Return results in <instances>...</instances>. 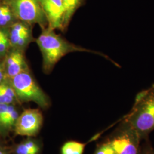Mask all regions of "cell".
<instances>
[{"label":"cell","mask_w":154,"mask_h":154,"mask_svg":"<svg viewBox=\"0 0 154 154\" xmlns=\"http://www.w3.org/2000/svg\"><path fill=\"white\" fill-rule=\"evenodd\" d=\"M43 122V116L38 109L25 110L17 120L14 131L17 135L33 137L39 132Z\"/></svg>","instance_id":"obj_6"},{"label":"cell","mask_w":154,"mask_h":154,"mask_svg":"<svg viewBox=\"0 0 154 154\" xmlns=\"http://www.w3.org/2000/svg\"><path fill=\"white\" fill-rule=\"evenodd\" d=\"M42 57V67L45 73H49L58 61L64 56L73 52H88L100 55L119 67L107 55L102 53L87 49L69 42L55 33V30L46 28L42 29L41 33L35 39Z\"/></svg>","instance_id":"obj_1"},{"label":"cell","mask_w":154,"mask_h":154,"mask_svg":"<svg viewBox=\"0 0 154 154\" xmlns=\"http://www.w3.org/2000/svg\"><path fill=\"white\" fill-rule=\"evenodd\" d=\"M0 154H9V152L7 148L0 145Z\"/></svg>","instance_id":"obj_20"},{"label":"cell","mask_w":154,"mask_h":154,"mask_svg":"<svg viewBox=\"0 0 154 154\" xmlns=\"http://www.w3.org/2000/svg\"><path fill=\"white\" fill-rule=\"evenodd\" d=\"M2 67V64H1V63H0V69H1V67Z\"/></svg>","instance_id":"obj_21"},{"label":"cell","mask_w":154,"mask_h":154,"mask_svg":"<svg viewBox=\"0 0 154 154\" xmlns=\"http://www.w3.org/2000/svg\"><path fill=\"white\" fill-rule=\"evenodd\" d=\"M11 49L8 28H0V57H5Z\"/></svg>","instance_id":"obj_16"},{"label":"cell","mask_w":154,"mask_h":154,"mask_svg":"<svg viewBox=\"0 0 154 154\" xmlns=\"http://www.w3.org/2000/svg\"><path fill=\"white\" fill-rule=\"evenodd\" d=\"M17 20L30 25L37 24L41 29L48 28V23L39 0H4Z\"/></svg>","instance_id":"obj_4"},{"label":"cell","mask_w":154,"mask_h":154,"mask_svg":"<svg viewBox=\"0 0 154 154\" xmlns=\"http://www.w3.org/2000/svg\"><path fill=\"white\" fill-rule=\"evenodd\" d=\"M2 65L6 78H11L22 72L30 71L24 51L11 48L5 56Z\"/></svg>","instance_id":"obj_8"},{"label":"cell","mask_w":154,"mask_h":154,"mask_svg":"<svg viewBox=\"0 0 154 154\" xmlns=\"http://www.w3.org/2000/svg\"><path fill=\"white\" fill-rule=\"evenodd\" d=\"M123 119L137 133L141 140L154 130V84L137 95L131 111Z\"/></svg>","instance_id":"obj_2"},{"label":"cell","mask_w":154,"mask_h":154,"mask_svg":"<svg viewBox=\"0 0 154 154\" xmlns=\"http://www.w3.org/2000/svg\"><path fill=\"white\" fill-rule=\"evenodd\" d=\"M19 114L14 105H11L9 109L0 118V135L5 137L14 130Z\"/></svg>","instance_id":"obj_10"},{"label":"cell","mask_w":154,"mask_h":154,"mask_svg":"<svg viewBox=\"0 0 154 154\" xmlns=\"http://www.w3.org/2000/svg\"><path fill=\"white\" fill-rule=\"evenodd\" d=\"M5 74L4 70L3 67L0 69V83L2 82L5 78Z\"/></svg>","instance_id":"obj_19"},{"label":"cell","mask_w":154,"mask_h":154,"mask_svg":"<svg viewBox=\"0 0 154 154\" xmlns=\"http://www.w3.org/2000/svg\"><path fill=\"white\" fill-rule=\"evenodd\" d=\"M94 154H116V150L110 139L100 144Z\"/></svg>","instance_id":"obj_17"},{"label":"cell","mask_w":154,"mask_h":154,"mask_svg":"<svg viewBox=\"0 0 154 154\" xmlns=\"http://www.w3.org/2000/svg\"><path fill=\"white\" fill-rule=\"evenodd\" d=\"M17 21L10 7L2 2L0 5V28H9Z\"/></svg>","instance_id":"obj_14"},{"label":"cell","mask_w":154,"mask_h":154,"mask_svg":"<svg viewBox=\"0 0 154 154\" xmlns=\"http://www.w3.org/2000/svg\"><path fill=\"white\" fill-rule=\"evenodd\" d=\"M20 103L8 78L0 83V103L14 105Z\"/></svg>","instance_id":"obj_11"},{"label":"cell","mask_w":154,"mask_h":154,"mask_svg":"<svg viewBox=\"0 0 154 154\" xmlns=\"http://www.w3.org/2000/svg\"><path fill=\"white\" fill-rule=\"evenodd\" d=\"M65 9L63 30H66L72 17L78 8L82 3L83 0H61Z\"/></svg>","instance_id":"obj_12"},{"label":"cell","mask_w":154,"mask_h":154,"mask_svg":"<svg viewBox=\"0 0 154 154\" xmlns=\"http://www.w3.org/2000/svg\"><path fill=\"white\" fill-rule=\"evenodd\" d=\"M11 48H13L18 41L25 35L33 33L32 26L27 23L17 21L8 28Z\"/></svg>","instance_id":"obj_9"},{"label":"cell","mask_w":154,"mask_h":154,"mask_svg":"<svg viewBox=\"0 0 154 154\" xmlns=\"http://www.w3.org/2000/svg\"><path fill=\"white\" fill-rule=\"evenodd\" d=\"M20 103L33 102L42 109L50 104L48 96L39 87L30 71L22 72L8 78Z\"/></svg>","instance_id":"obj_3"},{"label":"cell","mask_w":154,"mask_h":154,"mask_svg":"<svg viewBox=\"0 0 154 154\" xmlns=\"http://www.w3.org/2000/svg\"><path fill=\"white\" fill-rule=\"evenodd\" d=\"M86 144L75 141L67 142L62 147V154H83Z\"/></svg>","instance_id":"obj_15"},{"label":"cell","mask_w":154,"mask_h":154,"mask_svg":"<svg viewBox=\"0 0 154 154\" xmlns=\"http://www.w3.org/2000/svg\"><path fill=\"white\" fill-rule=\"evenodd\" d=\"M40 151L38 143L31 139L17 144L14 149L15 154H38Z\"/></svg>","instance_id":"obj_13"},{"label":"cell","mask_w":154,"mask_h":154,"mask_svg":"<svg viewBox=\"0 0 154 154\" xmlns=\"http://www.w3.org/2000/svg\"><path fill=\"white\" fill-rule=\"evenodd\" d=\"M46 17L48 28L63 30L65 9L61 0H39Z\"/></svg>","instance_id":"obj_7"},{"label":"cell","mask_w":154,"mask_h":154,"mask_svg":"<svg viewBox=\"0 0 154 154\" xmlns=\"http://www.w3.org/2000/svg\"><path fill=\"white\" fill-rule=\"evenodd\" d=\"M109 139L116 154H139L142 140L137 133L123 119Z\"/></svg>","instance_id":"obj_5"},{"label":"cell","mask_w":154,"mask_h":154,"mask_svg":"<svg viewBox=\"0 0 154 154\" xmlns=\"http://www.w3.org/2000/svg\"><path fill=\"white\" fill-rule=\"evenodd\" d=\"M144 140L143 144L140 147L139 154H154V149L149 142V138Z\"/></svg>","instance_id":"obj_18"}]
</instances>
